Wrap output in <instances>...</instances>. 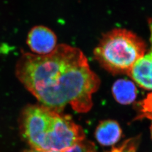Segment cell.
<instances>
[{"instance_id": "4", "label": "cell", "mask_w": 152, "mask_h": 152, "mask_svg": "<svg viewBox=\"0 0 152 152\" xmlns=\"http://www.w3.org/2000/svg\"><path fill=\"white\" fill-rule=\"evenodd\" d=\"M27 43L34 54L45 55L52 53L57 45V37L49 28L38 26L32 28L28 34Z\"/></svg>"}, {"instance_id": "10", "label": "cell", "mask_w": 152, "mask_h": 152, "mask_svg": "<svg viewBox=\"0 0 152 152\" xmlns=\"http://www.w3.org/2000/svg\"><path fill=\"white\" fill-rule=\"evenodd\" d=\"M151 137H152V124L151 127Z\"/></svg>"}, {"instance_id": "6", "label": "cell", "mask_w": 152, "mask_h": 152, "mask_svg": "<svg viewBox=\"0 0 152 152\" xmlns=\"http://www.w3.org/2000/svg\"><path fill=\"white\" fill-rule=\"evenodd\" d=\"M122 129L114 120H105L98 125L95 131V137L98 142L103 146H110L120 140Z\"/></svg>"}, {"instance_id": "2", "label": "cell", "mask_w": 152, "mask_h": 152, "mask_svg": "<svg viewBox=\"0 0 152 152\" xmlns=\"http://www.w3.org/2000/svg\"><path fill=\"white\" fill-rule=\"evenodd\" d=\"M22 136L32 149L62 152L85 140L82 128L68 115L44 105L24 109L20 118Z\"/></svg>"}, {"instance_id": "8", "label": "cell", "mask_w": 152, "mask_h": 152, "mask_svg": "<svg viewBox=\"0 0 152 152\" xmlns=\"http://www.w3.org/2000/svg\"><path fill=\"white\" fill-rule=\"evenodd\" d=\"M62 152H96V149L92 142L83 140Z\"/></svg>"}, {"instance_id": "3", "label": "cell", "mask_w": 152, "mask_h": 152, "mask_svg": "<svg viewBox=\"0 0 152 152\" xmlns=\"http://www.w3.org/2000/svg\"><path fill=\"white\" fill-rule=\"evenodd\" d=\"M145 52L146 45L135 33L124 29H114L104 34L94 50V56L111 73L128 74Z\"/></svg>"}, {"instance_id": "5", "label": "cell", "mask_w": 152, "mask_h": 152, "mask_svg": "<svg viewBox=\"0 0 152 152\" xmlns=\"http://www.w3.org/2000/svg\"><path fill=\"white\" fill-rule=\"evenodd\" d=\"M151 32L149 51L137 60L128 75L140 87L152 91V19L149 20Z\"/></svg>"}, {"instance_id": "7", "label": "cell", "mask_w": 152, "mask_h": 152, "mask_svg": "<svg viewBox=\"0 0 152 152\" xmlns=\"http://www.w3.org/2000/svg\"><path fill=\"white\" fill-rule=\"evenodd\" d=\"M112 90L114 99L121 104H130L137 96L136 86L132 82L128 80L120 79L116 81Z\"/></svg>"}, {"instance_id": "9", "label": "cell", "mask_w": 152, "mask_h": 152, "mask_svg": "<svg viewBox=\"0 0 152 152\" xmlns=\"http://www.w3.org/2000/svg\"><path fill=\"white\" fill-rule=\"evenodd\" d=\"M24 152H58V151H50V152H44V151H37V150H34V149H32V150H29V151H26Z\"/></svg>"}, {"instance_id": "1", "label": "cell", "mask_w": 152, "mask_h": 152, "mask_svg": "<svg viewBox=\"0 0 152 152\" xmlns=\"http://www.w3.org/2000/svg\"><path fill=\"white\" fill-rule=\"evenodd\" d=\"M15 73L42 105L58 112L67 105L79 113L88 112L100 84L81 50L66 44L45 55L23 54Z\"/></svg>"}]
</instances>
